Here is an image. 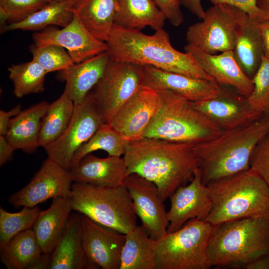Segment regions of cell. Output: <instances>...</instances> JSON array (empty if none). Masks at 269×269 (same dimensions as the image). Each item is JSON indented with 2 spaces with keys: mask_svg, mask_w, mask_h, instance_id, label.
I'll list each match as a JSON object with an SVG mask.
<instances>
[{
  "mask_svg": "<svg viewBox=\"0 0 269 269\" xmlns=\"http://www.w3.org/2000/svg\"><path fill=\"white\" fill-rule=\"evenodd\" d=\"M245 269H269V253L261 255L244 266Z\"/></svg>",
  "mask_w": 269,
  "mask_h": 269,
  "instance_id": "obj_45",
  "label": "cell"
},
{
  "mask_svg": "<svg viewBox=\"0 0 269 269\" xmlns=\"http://www.w3.org/2000/svg\"><path fill=\"white\" fill-rule=\"evenodd\" d=\"M185 52L191 55L201 68L218 84L234 87L249 97L254 89L252 79L247 76L237 64L233 50L210 54L187 44Z\"/></svg>",
  "mask_w": 269,
  "mask_h": 269,
  "instance_id": "obj_20",
  "label": "cell"
},
{
  "mask_svg": "<svg viewBox=\"0 0 269 269\" xmlns=\"http://www.w3.org/2000/svg\"><path fill=\"white\" fill-rule=\"evenodd\" d=\"M259 22V18L249 16L233 50L237 64L244 73L252 79L265 55Z\"/></svg>",
  "mask_w": 269,
  "mask_h": 269,
  "instance_id": "obj_29",
  "label": "cell"
},
{
  "mask_svg": "<svg viewBox=\"0 0 269 269\" xmlns=\"http://www.w3.org/2000/svg\"><path fill=\"white\" fill-rule=\"evenodd\" d=\"M107 52L114 61L130 62L190 77L215 81L194 58L171 45L163 28L147 35L135 29L114 26L107 41Z\"/></svg>",
  "mask_w": 269,
  "mask_h": 269,
  "instance_id": "obj_2",
  "label": "cell"
},
{
  "mask_svg": "<svg viewBox=\"0 0 269 269\" xmlns=\"http://www.w3.org/2000/svg\"><path fill=\"white\" fill-rule=\"evenodd\" d=\"M123 185L141 226L152 239L163 238L167 233L169 221L164 201L156 184L138 174L132 173L125 178Z\"/></svg>",
  "mask_w": 269,
  "mask_h": 269,
  "instance_id": "obj_12",
  "label": "cell"
},
{
  "mask_svg": "<svg viewBox=\"0 0 269 269\" xmlns=\"http://www.w3.org/2000/svg\"><path fill=\"white\" fill-rule=\"evenodd\" d=\"M49 105L47 101H42L21 111L11 119L5 137L15 150L19 149L31 154L40 146L42 123Z\"/></svg>",
  "mask_w": 269,
  "mask_h": 269,
  "instance_id": "obj_23",
  "label": "cell"
},
{
  "mask_svg": "<svg viewBox=\"0 0 269 269\" xmlns=\"http://www.w3.org/2000/svg\"><path fill=\"white\" fill-rule=\"evenodd\" d=\"M153 0L172 25L178 26L183 23L184 16L180 8L181 0Z\"/></svg>",
  "mask_w": 269,
  "mask_h": 269,
  "instance_id": "obj_40",
  "label": "cell"
},
{
  "mask_svg": "<svg viewBox=\"0 0 269 269\" xmlns=\"http://www.w3.org/2000/svg\"><path fill=\"white\" fill-rule=\"evenodd\" d=\"M73 210L70 197L53 198L49 207L40 211L32 229L43 253L51 254L62 236Z\"/></svg>",
  "mask_w": 269,
  "mask_h": 269,
  "instance_id": "obj_24",
  "label": "cell"
},
{
  "mask_svg": "<svg viewBox=\"0 0 269 269\" xmlns=\"http://www.w3.org/2000/svg\"><path fill=\"white\" fill-rule=\"evenodd\" d=\"M215 226L203 220H189L178 230L155 240L156 269H208V246Z\"/></svg>",
  "mask_w": 269,
  "mask_h": 269,
  "instance_id": "obj_8",
  "label": "cell"
},
{
  "mask_svg": "<svg viewBox=\"0 0 269 269\" xmlns=\"http://www.w3.org/2000/svg\"><path fill=\"white\" fill-rule=\"evenodd\" d=\"M268 133L269 114L195 143L203 184L207 185L249 169L256 146Z\"/></svg>",
  "mask_w": 269,
  "mask_h": 269,
  "instance_id": "obj_3",
  "label": "cell"
},
{
  "mask_svg": "<svg viewBox=\"0 0 269 269\" xmlns=\"http://www.w3.org/2000/svg\"><path fill=\"white\" fill-rule=\"evenodd\" d=\"M155 242L141 226L126 234L120 269H156Z\"/></svg>",
  "mask_w": 269,
  "mask_h": 269,
  "instance_id": "obj_30",
  "label": "cell"
},
{
  "mask_svg": "<svg viewBox=\"0 0 269 269\" xmlns=\"http://www.w3.org/2000/svg\"><path fill=\"white\" fill-rule=\"evenodd\" d=\"M36 45L55 44L66 50L74 63L82 62L107 50L106 42L96 38L74 14L67 26L47 27L32 35Z\"/></svg>",
  "mask_w": 269,
  "mask_h": 269,
  "instance_id": "obj_16",
  "label": "cell"
},
{
  "mask_svg": "<svg viewBox=\"0 0 269 269\" xmlns=\"http://www.w3.org/2000/svg\"><path fill=\"white\" fill-rule=\"evenodd\" d=\"M75 105L65 91L49 104L43 119L39 136L40 146L45 147L64 132L72 119Z\"/></svg>",
  "mask_w": 269,
  "mask_h": 269,
  "instance_id": "obj_32",
  "label": "cell"
},
{
  "mask_svg": "<svg viewBox=\"0 0 269 269\" xmlns=\"http://www.w3.org/2000/svg\"><path fill=\"white\" fill-rule=\"evenodd\" d=\"M21 106L18 105L8 111L0 110V135H5L11 119L21 111Z\"/></svg>",
  "mask_w": 269,
  "mask_h": 269,
  "instance_id": "obj_42",
  "label": "cell"
},
{
  "mask_svg": "<svg viewBox=\"0 0 269 269\" xmlns=\"http://www.w3.org/2000/svg\"><path fill=\"white\" fill-rule=\"evenodd\" d=\"M181 3L193 14L202 19L205 11L201 4V0H181Z\"/></svg>",
  "mask_w": 269,
  "mask_h": 269,
  "instance_id": "obj_44",
  "label": "cell"
},
{
  "mask_svg": "<svg viewBox=\"0 0 269 269\" xmlns=\"http://www.w3.org/2000/svg\"><path fill=\"white\" fill-rule=\"evenodd\" d=\"M0 249L1 263L7 269H37L43 254L32 229L19 233Z\"/></svg>",
  "mask_w": 269,
  "mask_h": 269,
  "instance_id": "obj_28",
  "label": "cell"
},
{
  "mask_svg": "<svg viewBox=\"0 0 269 269\" xmlns=\"http://www.w3.org/2000/svg\"><path fill=\"white\" fill-rule=\"evenodd\" d=\"M82 241L89 269H120L126 234L81 214Z\"/></svg>",
  "mask_w": 269,
  "mask_h": 269,
  "instance_id": "obj_15",
  "label": "cell"
},
{
  "mask_svg": "<svg viewBox=\"0 0 269 269\" xmlns=\"http://www.w3.org/2000/svg\"><path fill=\"white\" fill-rule=\"evenodd\" d=\"M249 15L228 4L213 5L205 11L202 21L189 26L187 44L210 54L233 50Z\"/></svg>",
  "mask_w": 269,
  "mask_h": 269,
  "instance_id": "obj_9",
  "label": "cell"
},
{
  "mask_svg": "<svg viewBox=\"0 0 269 269\" xmlns=\"http://www.w3.org/2000/svg\"><path fill=\"white\" fill-rule=\"evenodd\" d=\"M7 70L9 78L13 84V93L16 98L44 91L45 76L48 73L33 60L12 65Z\"/></svg>",
  "mask_w": 269,
  "mask_h": 269,
  "instance_id": "obj_34",
  "label": "cell"
},
{
  "mask_svg": "<svg viewBox=\"0 0 269 269\" xmlns=\"http://www.w3.org/2000/svg\"><path fill=\"white\" fill-rule=\"evenodd\" d=\"M143 86L156 91L169 90L193 102L215 97L220 89V85L215 81L194 78L150 66H143Z\"/></svg>",
  "mask_w": 269,
  "mask_h": 269,
  "instance_id": "obj_19",
  "label": "cell"
},
{
  "mask_svg": "<svg viewBox=\"0 0 269 269\" xmlns=\"http://www.w3.org/2000/svg\"><path fill=\"white\" fill-rule=\"evenodd\" d=\"M48 3L46 0H0L1 26L6 20L10 23L22 21Z\"/></svg>",
  "mask_w": 269,
  "mask_h": 269,
  "instance_id": "obj_38",
  "label": "cell"
},
{
  "mask_svg": "<svg viewBox=\"0 0 269 269\" xmlns=\"http://www.w3.org/2000/svg\"><path fill=\"white\" fill-rule=\"evenodd\" d=\"M161 106L158 92L143 86L120 109L110 124L126 140L139 139Z\"/></svg>",
  "mask_w": 269,
  "mask_h": 269,
  "instance_id": "obj_18",
  "label": "cell"
},
{
  "mask_svg": "<svg viewBox=\"0 0 269 269\" xmlns=\"http://www.w3.org/2000/svg\"><path fill=\"white\" fill-rule=\"evenodd\" d=\"M250 168L257 173L269 186V133L256 146L250 159Z\"/></svg>",
  "mask_w": 269,
  "mask_h": 269,
  "instance_id": "obj_39",
  "label": "cell"
},
{
  "mask_svg": "<svg viewBox=\"0 0 269 269\" xmlns=\"http://www.w3.org/2000/svg\"><path fill=\"white\" fill-rule=\"evenodd\" d=\"M143 66L110 59L104 73L89 92L110 124L120 109L142 87Z\"/></svg>",
  "mask_w": 269,
  "mask_h": 269,
  "instance_id": "obj_10",
  "label": "cell"
},
{
  "mask_svg": "<svg viewBox=\"0 0 269 269\" xmlns=\"http://www.w3.org/2000/svg\"><path fill=\"white\" fill-rule=\"evenodd\" d=\"M32 60L38 63L47 73L67 69L74 63L65 48L55 44L36 45L29 47Z\"/></svg>",
  "mask_w": 269,
  "mask_h": 269,
  "instance_id": "obj_36",
  "label": "cell"
},
{
  "mask_svg": "<svg viewBox=\"0 0 269 269\" xmlns=\"http://www.w3.org/2000/svg\"><path fill=\"white\" fill-rule=\"evenodd\" d=\"M194 144L146 137L128 141L127 175L136 173L153 182L165 201L199 167Z\"/></svg>",
  "mask_w": 269,
  "mask_h": 269,
  "instance_id": "obj_1",
  "label": "cell"
},
{
  "mask_svg": "<svg viewBox=\"0 0 269 269\" xmlns=\"http://www.w3.org/2000/svg\"><path fill=\"white\" fill-rule=\"evenodd\" d=\"M208 253L212 267L238 269L269 253V214L216 226Z\"/></svg>",
  "mask_w": 269,
  "mask_h": 269,
  "instance_id": "obj_5",
  "label": "cell"
},
{
  "mask_svg": "<svg viewBox=\"0 0 269 269\" xmlns=\"http://www.w3.org/2000/svg\"><path fill=\"white\" fill-rule=\"evenodd\" d=\"M76 0L50 2L23 20L5 25L1 30L2 32L17 29L39 30L51 25L64 27L73 18L72 9Z\"/></svg>",
  "mask_w": 269,
  "mask_h": 269,
  "instance_id": "obj_31",
  "label": "cell"
},
{
  "mask_svg": "<svg viewBox=\"0 0 269 269\" xmlns=\"http://www.w3.org/2000/svg\"><path fill=\"white\" fill-rule=\"evenodd\" d=\"M70 198L73 210L122 233L137 226L132 200L124 185L101 187L74 182Z\"/></svg>",
  "mask_w": 269,
  "mask_h": 269,
  "instance_id": "obj_7",
  "label": "cell"
},
{
  "mask_svg": "<svg viewBox=\"0 0 269 269\" xmlns=\"http://www.w3.org/2000/svg\"><path fill=\"white\" fill-rule=\"evenodd\" d=\"M40 212L38 206L23 207L20 211L10 213L0 207V248L19 233L32 229Z\"/></svg>",
  "mask_w": 269,
  "mask_h": 269,
  "instance_id": "obj_35",
  "label": "cell"
},
{
  "mask_svg": "<svg viewBox=\"0 0 269 269\" xmlns=\"http://www.w3.org/2000/svg\"><path fill=\"white\" fill-rule=\"evenodd\" d=\"M254 89L248 97L252 107L263 115L269 114V57L265 54L252 79Z\"/></svg>",
  "mask_w": 269,
  "mask_h": 269,
  "instance_id": "obj_37",
  "label": "cell"
},
{
  "mask_svg": "<svg viewBox=\"0 0 269 269\" xmlns=\"http://www.w3.org/2000/svg\"><path fill=\"white\" fill-rule=\"evenodd\" d=\"M206 186L212 207L205 221L215 226L240 218L269 214V186L251 168Z\"/></svg>",
  "mask_w": 269,
  "mask_h": 269,
  "instance_id": "obj_4",
  "label": "cell"
},
{
  "mask_svg": "<svg viewBox=\"0 0 269 269\" xmlns=\"http://www.w3.org/2000/svg\"><path fill=\"white\" fill-rule=\"evenodd\" d=\"M110 59L106 51L60 71L58 78L65 82L64 91L74 105L82 103L96 85Z\"/></svg>",
  "mask_w": 269,
  "mask_h": 269,
  "instance_id": "obj_22",
  "label": "cell"
},
{
  "mask_svg": "<svg viewBox=\"0 0 269 269\" xmlns=\"http://www.w3.org/2000/svg\"><path fill=\"white\" fill-rule=\"evenodd\" d=\"M167 232H174L190 220H205L212 207L209 189L202 181L201 170L196 169L189 184L178 187L169 197Z\"/></svg>",
  "mask_w": 269,
  "mask_h": 269,
  "instance_id": "obj_17",
  "label": "cell"
},
{
  "mask_svg": "<svg viewBox=\"0 0 269 269\" xmlns=\"http://www.w3.org/2000/svg\"><path fill=\"white\" fill-rule=\"evenodd\" d=\"M88 269L82 241L81 214L71 215L66 228L50 254L48 269Z\"/></svg>",
  "mask_w": 269,
  "mask_h": 269,
  "instance_id": "obj_25",
  "label": "cell"
},
{
  "mask_svg": "<svg viewBox=\"0 0 269 269\" xmlns=\"http://www.w3.org/2000/svg\"><path fill=\"white\" fill-rule=\"evenodd\" d=\"M161 106L143 137L197 143L219 135L222 130L189 101L167 90L156 91Z\"/></svg>",
  "mask_w": 269,
  "mask_h": 269,
  "instance_id": "obj_6",
  "label": "cell"
},
{
  "mask_svg": "<svg viewBox=\"0 0 269 269\" xmlns=\"http://www.w3.org/2000/svg\"><path fill=\"white\" fill-rule=\"evenodd\" d=\"M15 149L6 140L5 135H0V166L12 159Z\"/></svg>",
  "mask_w": 269,
  "mask_h": 269,
  "instance_id": "obj_43",
  "label": "cell"
},
{
  "mask_svg": "<svg viewBox=\"0 0 269 269\" xmlns=\"http://www.w3.org/2000/svg\"><path fill=\"white\" fill-rule=\"evenodd\" d=\"M48 2H52V1H63L65 0H46Z\"/></svg>",
  "mask_w": 269,
  "mask_h": 269,
  "instance_id": "obj_48",
  "label": "cell"
},
{
  "mask_svg": "<svg viewBox=\"0 0 269 269\" xmlns=\"http://www.w3.org/2000/svg\"><path fill=\"white\" fill-rule=\"evenodd\" d=\"M104 123L103 114L89 93L82 103L75 105L72 119L64 132L44 147L48 157L69 170L75 152Z\"/></svg>",
  "mask_w": 269,
  "mask_h": 269,
  "instance_id": "obj_11",
  "label": "cell"
},
{
  "mask_svg": "<svg viewBox=\"0 0 269 269\" xmlns=\"http://www.w3.org/2000/svg\"><path fill=\"white\" fill-rule=\"evenodd\" d=\"M259 27L265 54L269 57V20H260Z\"/></svg>",
  "mask_w": 269,
  "mask_h": 269,
  "instance_id": "obj_46",
  "label": "cell"
},
{
  "mask_svg": "<svg viewBox=\"0 0 269 269\" xmlns=\"http://www.w3.org/2000/svg\"><path fill=\"white\" fill-rule=\"evenodd\" d=\"M127 142L110 124L104 123L75 152L71 162L70 169L76 166L86 155L96 150H104L110 156L124 155Z\"/></svg>",
  "mask_w": 269,
  "mask_h": 269,
  "instance_id": "obj_33",
  "label": "cell"
},
{
  "mask_svg": "<svg viewBox=\"0 0 269 269\" xmlns=\"http://www.w3.org/2000/svg\"><path fill=\"white\" fill-rule=\"evenodd\" d=\"M69 171L73 182L101 187L123 185L127 176L124 157L109 155L103 158L91 153L84 156Z\"/></svg>",
  "mask_w": 269,
  "mask_h": 269,
  "instance_id": "obj_21",
  "label": "cell"
},
{
  "mask_svg": "<svg viewBox=\"0 0 269 269\" xmlns=\"http://www.w3.org/2000/svg\"><path fill=\"white\" fill-rule=\"evenodd\" d=\"M119 9V0H76L72 12L97 39L107 41Z\"/></svg>",
  "mask_w": 269,
  "mask_h": 269,
  "instance_id": "obj_26",
  "label": "cell"
},
{
  "mask_svg": "<svg viewBox=\"0 0 269 269\" xmlns=\"http://www.w3.org/2000/svg\"><path fill=\"white\" fill-rule=\"evenodd\" d=\"M193 104L222 131L250 123L264 116L252 107L248 97L230 86L220 85L215 97Z\"/></svg>",
  "mask_w": 269,
  "mask_h": 269,
  "instance_id": "obj_14",
  "label": "cell"
},
{
  "mask_svg": "<svg viewBox=\"0 0 269 269\" xmlns=\"http://www.w3.org/2000/svg\"><path fill=\"white\" fill-rule=\"evenodd\" d=\"M257 4L263 12V16L260 20H269V0H257Z\"/></svg>",
  "mask_w": 269,
  "mask_h": 269,
  "instance_id": "obj_47",
  "label": "cell"
},
{
  "mask_svg": "<svg viewBox=\"0 0 269 269\" xmlns=\"http://www.w3.org/2000/svg\"><path fill=\"white\" fill-rule=\"evenodd\" d=\"M166 18L153 0H119V9L114 25L140 30L149 26L163 28Z\"/></svg>",
  "mask_w": 269,
  "mask_h": 269,
  "instance_id": "obj_27",
  "label": "cell"
},
{
  "mask_svg": "<svg viewBox=\"0 0 269 269\" xmlns=\"http://www.w3.org/2000/svg\"><path fill=\"white\" fill-rule=\"evenodd\" d=\"M213 5L228 4L235 6L244 11L251 18L260 19L263 16V11L258 7L257 0H208Z\"/></svg>",
  "mask_w": 269,
  "mask_h": 269,
  "instance_id": "obj_41",
  "label": "cell"
},
{
  "mask_svg": "<svg viewBox=\"0 0 269 269\" xmlns=\"http://www.w3.org/2000/svg\"><path fill=\"white\" fill-rule=\"evenodd\" d=\"M73 182L70 171L49 158L23 188L11 195L13 206L33 207L50 198L70 197Z\"/></svg>",
  "mask_w": 269,
  "mask_h": 269,
  "instance_id": "obj_13",
  "label": "cell"
}]
</instances>
